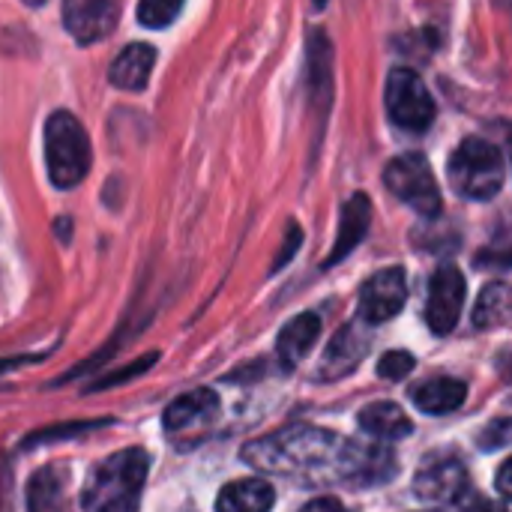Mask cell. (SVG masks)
Masks as SVG:
<instances>
[{
    "instance_id": "3957f363",
    "label": "cell",
    "mask_w": 512,
    "mask_h": 512,
    "mask_svg": "<svg viewBox=\"0 0 512 512\" xmlns=\"http://www.w3.org/2000/svg\"><path fill=\"white\" fill-rule=\"evenodd\" d=\"M504 180V153L486 138H465L447 162L450 189L468 201H492L504 189Z\"/></svg>"
},
{
    "instance_id": "4316f807",
    "label": "cell",
    "mask_w": 512,
    "mask_h": 512,
    "mask_svg": "<svg viewBox=\"0 0 512 512\" xmlns=\"http://www.w3.org/2000/svg\"><path fill=\"white\" fill-rule=\"evenodd\" d=\"M303 512H351V510H345L336 498H315V501H309V504L303 507Z\"/></svg>"
},
{
    "instance_id": "d4e9b609",
    "label": "cell",
    "mask_w": 512,
    "mask_h": 512,
    "mask_svg": "<svg viewBox=\"0 0 512 512\" xmlns=\"http://www.w3.org/2000/svg\"><path fill=\"white\" fill-rule=\"evenodd\" d=\"M462 504H465V512H510L507 501H486V498H474L468 492H465Z\"/></svg>"
},
{
    "instance_id": "484cf974",
    "label": "cell",
    "mask_w": 512,
    "mask_h": 512,
    "mask_svg": "<svg viewBox=\"0 0 512 512\" xmlns=\"http://www.w3.org/2000/svg\"><path fill=\"white\" fill-rule=\"evenodd\" d=\"M300 237H303V234H300V228H297V225H291V228H288V243H285V252L279 255V261L273 264V270L285 267V261L294 255V249H300Z\"/></svg>"
},
{
    "instance_id": "44dd1931",
    "label": "cell",
    "mask_w": 512,
    "mask_h": 512,
    "mask_svg": "<svg viewBox=\"0 0 512 512\" xmlns=\"http://www.w3.org/2000/svg\"><path fill=\"white\" fill-rule=\"evenodd\" d=\"M507 321H510V288L504 282H492L483 288L474 306V327L492 330V327H504Z\"/></svg>"
},
{
    "instance_id": "8fae6325",
    "label": "cell",
    "mask_w": 512,
    "mask_h": 512,
    "mask_svg": "<svg viewBox=\"0 0 512 512\" xmlns=\"http://www.w3.org/2000/svg\"><path fill=\"white\" fill-rule=\"evenodd\" d=\"M216 417H219V399L210 390H192V393L180 396L177 402H171L162 420H165L168 435L186 438V435H195V432L213 426Z\"/></svg>"
},
{
    "instance_id": "6da1fadb",
    "label": "cell",
    "mask_w": 512,
    "mask_h": 512,
    "mask_svg": "<svg viewBox=\"0 0 512 512\" xmlns=\"http://www.w3.org/2000/svg\"><path fill=\"white\" fill-rule=\"evenodd\" d=\"M243 462L261 474H276L309 486L381 483L393 474V459L384 447H363L315 426H291L258 438L243 450Z\"/></svg>"
},
{
    "instance_id": "7c38bea8",
    "label": "cell",
    "mask_w": 512,
    "mask_h": 512,
    "mask_svg": "<svg viewBox=\"0 0 512 512\" xmlns=\"http://www.w3.org/2000/svg\"><path fill=\"white\" fill-rule=\"evenodd\" d=\"M66 30L78 42H99L117 24V3L114 0H69L66 3Z\"/></svg>"
},
{
    "instance_id": "d6986e66",
    "label": "cell",
    "mask_w": 512,
    "mask_h": 512,
    "mask_svg": "<svg viewBox=\"0 0 512 512\" xmlns=\"http://www.w3.org/2000/svg\"><path fill=\"white\" fill-rule=\"evenodd\" d=\"M360 429L378 441L393 444L399 438H408L414 426L396 402H375V405L360 411Z\"/></svg>"
},
{
    "instance_id": "e0dca14e",
    "label": "cell",
    "mask_w": 512,
    "mask_h": 512,
    "mask_svg": "<svg viewBox=\"0 0 512 512\" xmlns=\"http://www.w3.org/2000/svg\"><path fill=\"white\" fill-rule=\"evenodd\" d=\"M321 336V318L315 312H303L297 318H291L282 333H279V342H276V351H279V360L285 366H297L300 360H306V354L315 348Z\"/></svg>"
},
{
    "instance_id": "9c48e42d",
    "label": "cell",
    "mask_w": 512,
    "mask_h": 512,
    "mask_svg": "<svg viewBox=\"0 0 512 512\" xmlns=\"http://www.w3.org/2000/svg\"><path fill=\"white\" fill-rule=\"evenodd\" d=\"M366 351H369V330H366V321L357 318L348 327H342L333 336V342L327 345V351L321 357V366H318L321 378L333 381V378L351 375L363 363Z\"/></svg>"
},
{
    "instance_id": "52a82bcc",
    "label": "cell",
    "mask_w": 512,
    "mask_h": 512,
    "mask_svg": "<svg viewBox=\"0 0 512 512\" xmlns=\"http://www.w3.org/2000/svg\"><path fill=\"white\" fill-rule=\"evenodd\" d=\"M465 276L459 267H441L432 282H429V300H426V321L432 327V333L447 336L456 330L459 318H462V306H465Z\"/></svg>"
},
{
    "instance_id": "f1b7e54d",
    "label": "cell",
    "mask_w": 512,
    "mask_h": 512,
    "mask_svg": "<svg viewBox=\"0 0 512 512\" xmlns=\"http://www.w3.org/2000/svg\"><path fill=\"white\" fill-rule=\"evenodd\" d=\"M24 3H27V6H45L48 0H24Z\"/></svg>"
},
{
    "instance_id": "30bf717a",
    "label": "cell",
    "mask_w": 512,
    "mask_h": 512,
    "mask_svg": "<svg viewBox=\"0 0 512 512\" xmlns=\"http://www.w3.org/2000/svg\"><path fill=\"white\" fill-rule=\"evenodd\" d=\"M414 492L423 504L429 507H450L459 504L468 492V471L456 462H438L432 468H426L417 480H414Z\"/></svg>"
},
{
    "instance_id": "83f0119b",
    "label": "cell",
    "mask_w": 512,
    "mask_h": 512,
    "mask_svg": "<svg viewBox=\"0 0 512 512\" xmlns=\"http://www.w3.org/2000/svg\"><path fill=\"white\" fill-rule=\"evenodd\" d=\"M510 477H512V462H504V465H501V471H498V492H501V501H510V495H512Z\"/></svg>"
},
{
    "instance_id": "7a4b0ae2",
    "label": "cell",
    "mask_w": 512,
    "mask_h": 512,
    "mask_svg": "<svg viewBox=\"0 0 512 512\" xmlns=\"http://www.w3.org/2000/svg\"><path fill=\"white\" fill-rule=\"evenodd\" d=\"M150 456L144 450H120L99 462L81 492V512H138Z\"/></svg>"
},
{
    "instance_id": "277c9868",
    "label": "cell",
    "mask_w": 512,
    "mask_h": 512,
    "mask_svg": "<svg viewBox=\"0 0 512 512\" xmlns=\"http://www.w3.org/2000/svg\"><path fill=\"white\" fill-rule=\"evenodd\" d=\"M45 165L57 189H75L90 171L87 129L69 111H54L45 123Z\"/></svg>"
},
{
    "instance_id": "9a60e30c",
    "label": "cell",
    "mask_w": 512,
    "mask_h": 512,
    "mask_svg": "<svg viewBox=\"0 0 512 512\" xmlns=\"http://www.w3.org/2000/svg\"><path fill=\"white\" fill-rule=\"evenodd\" d=\"M153 63H156V48L147 45V42H132L114 57V63L108 69V78L120 90H144L147 81H150Z\"/></svg>"
},
{
    "instance_id": "ffe728a7",
    "label": "cell",
    "mask_w": 512,
    "mask_h": 512,
    "mask_svg": "<svg viewBox=\"0 0 512 512\" xmlns=\"http://www.w3.org/2000/svg\"><path fill=\"white\" fill-rule=\"evenodd\" d=\"M30 512H69L66 510V480L57 468H42L27 486Z\"/></svg>"
},
{
    "instance_id": "603a6c76",
    "label": "cell",
    "mask_w": 512,
    "mask_h": 512,
    "mask_svg": "<svg viewBox=\"0 0 512 512\" xmlns=\"http://www.w3.org/2000/svg\"><path fill=\"white\" fill-rule=\"evenodd\" d=\"M414 369V357L408 351H390L378 360V375L384 381H402Z\"/></svg>"
},
{
    "instance_id": "ac0fdd59",
    "label": "cell",
    "mask_w": 512,
    "mask_h": 512,
    "mask_svg": "<svg viewBox=\"0 0 512 512\" xmlns=\"http://www.w3.org/2000/svg\"><path fill=\"white\" fill-rule=\"evenodd\" d=\"M465 396H468V387L456 378H432L420 387H414L411 399L414 405L423 411V414H453L456 408L465 405Z\"/></svg>"
},
{
    "instance_id": "cb8c5ba5",
    "label": "cell",
    "mask_w": 512,
    "mask_h": 512,
    "mask_svg": "<svg viewBox=\"0 0 512 512\" xmlns=\"http://www.w3.org/2000/svg\"><path fill=\"white\" fill-rule=\"evenodd\" d=\"M480 441H483V444H480L483 450H498V447H507V444H510V423H507V420H498V423H495V426H492V429H489V432H486Z\"/></svg>"
},
{
    "instance_id": "ba28073f",
    "label": "cell",
    "mask_w": 512,
    "mask_h": 512,
    "mask_svg": "<svg viewBox=\"0 0 512 512\" xmlns=\"http://www.w3.org/2000/svg\"><path fill=\"white\" fill-rule=\"evenodd\" d=\"M408 300V279L402 267H387L375 273L360 288V321L366 324H384L396 318L405 309Z\"/></svg>"
},
{
    "instance_id": "5b68a950",
    "label": "cell",
    "mask_w": 512,
    "mask_h": 512,
    "mask_svg": "<svg viewBox=\"0 0 512 512\" xmlns=\"http://www.w3.org/2000/svg\"><path fill=\"white\" fill-rule=\"evenodd\" d=\"M384 186L414 213H420L426 219L441 216L444 201H441V189H438V180H435L426 156H420V153L396 156L384 168Z\"/></svg>"
},
{
    "instance_id": "2e32d148",
    "label": "cell",
    "mask_w": 512,
    "mask_h": 512,
    "mask_svg": "<svg viewBox=\"0 0 512 512\" xmlns=\"http://www.w3.org/2000/svg\"><path fill=\"white\" fill-rule=\"evenodd\" d=\"M276 504V492L270 483L246 477L228 483L219 498H216V512H270Z\"/></svg>"
},
{
    "instance_id": "4fadbf2b",
    "label": "cell",
    "mask_w": 512,
    "mask_h": 512,
    "mask_svg": "<svg viewBox=\"0 0 512 512\" xmlns=\"http://www.w3.org/2000/svg\"><path fill=\"white\" fill-rule=\"evenodd\" d=\"M333 99V51L327 33L309 36V102L315 117H327Z\"/></svg>"
},
{
    "instance_id": "7402d4cb",
    "label": "cell",
    "mask_w": 512,
    "mask_h": 512,
    "mask_svg": "<svg viewBox=\"0 0 512 512\" xmlns=\"http://www.w3.org/2000/svg\"><path fill=\"white\" fill-rule=\"evenodd\" d=\"M183 9V0H138V21L150 30L168 27Z\"/></svg>"
},
{
    "instance_id": "5bb4252c",
    "label": "cell",
    "mask_w": 512,
    "mask_h": 512,
    "mask_svg": "<svg viewBox=\"0 0 512 512\" xmlns=\"http://www.w3.org/2000/svg\"><path fill=\"white\" fill-rule=\"evenodd\" d=\"M369 225H372V201H369L363 192H357V195H351V201L342 207L339 234H336L333 252L327 255V267H333V264H339L342 258H348V255L360 246V240L366 237Z\"/></svg>"
},
{
    "instance_id": "8992f818",
    "label": "cell",
    "mask_w": 512,
    "mask_h": 512,
    "mask_svg": "<svg viewBox=\"0 0 512 512\" xmlns=\"http://www.w3.org/2000/svg\"><path fill=\"white\" fill-rule=\"evenodd\" d=\"M387 114L405 132H426L435 120V99L414 69H393L387 78Z\"/></svg>"
}]
</instances>
